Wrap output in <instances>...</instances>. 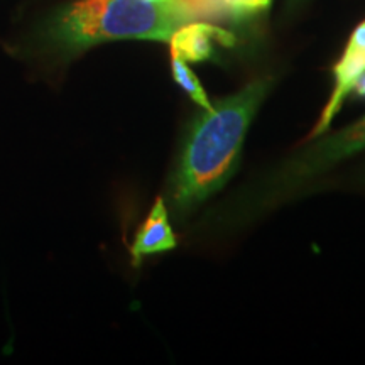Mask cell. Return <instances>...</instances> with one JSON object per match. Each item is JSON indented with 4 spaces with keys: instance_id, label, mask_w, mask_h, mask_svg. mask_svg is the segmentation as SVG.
Here are the masks:
<instances>
[{
    "instance_id": "obj_7",
    "label": "cell",
    "mask_w": 365,
    "mask_h": 365,
    "mask_svg": "<svg viewBox=\"0 0 365 365\" xmlns=\"http://www.w3.org/2000/svg\"><path fill=\"white\" fill-rule=\"evenodd\" d=\"M171 68H173V76H175V81L181 86L186 93L190 95V98L193 100L203 108V110H208L212 108V102H210L208 95L205 93L202 83L196 78V75L190 70L188 65H186L185 59L173 56L171 54Z\"/></svg>"
},
{
    "instance_id": "obj_3",
    "label": "cell",
    "mask_w": 365,
    "mask_h": 365,
    "mask_svg": "<svg viewBox=\"0 0 365 365\" xmlns=\"http://www.w3.org/2000/svg\"><path fill=\"white\" fill-rule=\"evenodd\" d=\"M360 150H365V115L355 124L333 132L301 150L294 158L287 159L276 171L264 178L257 190L249 195L250 205L244 210H259L272 205Z\"/></svg>"
},
{
    "instance_id": "obj_8",
    "label": "cell",
    "mask_w": 365,
    "mask_h": 365,
    "mask_svg": "<svg viewBox=\"0 0 365 365\" xmlns=\"http://www.w3.org/2000/svg\"><path fill=\"white\" fill-rule=\"evenodd\" d=\"M178 2L188 12L191 21L222 22L230 17L223 0H178Z\"/></svg>"
},
{
    "instance_id": "obj_9",
    "label": "cell",
    "mask_w": 365,
    "mask_h": 365,
    "mask_svg": "<svg viewBox=\"0 0 365 365\" xmlns=\"http://www.w3.org/2000/svg\"><path fill=\"white\" fill-rule=\"evenodd\" d=\"M223 2H225L230 17H234L235 21L266 11L271 6V0H223Z\"/></svg>"
},
{
    "instance_id": "obj_11",
    "label": "cell",
    "mask_w": 365,
    "mask_h": 365,
    "mask_svg": "<svg viewBox=\"0 0 365 365\" xmlns=\"http://www.w3.org/2000/svg\"><path fill=\"white\" fill-rule=\"evenodd\" d=\"M148 2H153V4H168V2H173V0H148Z\"/></svg>"
},
{
    "instance_id": "obj_10",
    "label": "cell",
    "mask_w": 365,
    "mask_h": 365,
    "mask_svg": "<svg viewBox=\"0 0 365 365\" xmlns=\"http://www.w3.org/2000/svg\"><path fill=\"white\" fill-rule=\"evenodd\" d=\"M352 91L355 93V97L360 98V100H365V73L362 76H360L357 81H355Z\"/></svg>"
},
{
    "instance_id": "obj_6",
    "label": "cell",
    "mask_w": 365,
    "mask_h": 365,
    "mask_svg": "<svg viewBox=\"0 0 365 365\" xmlns=\"http://www.w3.org/2000/svg\"><path fill=\"white\" fill-rule=\"evenodd\" d=\"M176 245V235L171 228L166 203L163 198H158L154 207L150 208L149 217L145 218L143 227L137 232L134 244L130 247L132 264L140 266L143 259L148 255L168 252Z\"/></svg>"
},
{
    "instance_id": "obj_1",
    "label": "cell",
    "mask_w": 365,
    "mask_h": 365,
    "mask_svg": "<svg viewBox=\"0 0 365 365\" xmlns=\"http://www.w3.org/2000/svg\"><path fill=\"white\" fill-rule=\"evenodd\" d=\"M269 88V78L255 80L195 118L171 181L176 215L198 207L234 175L245 134Z\"/></svg>"
},
{
    "instance_id": "obj_2",
    "label": "cell",
    "mask_w": 365,
    "mask_h": 365,
    "mask_svg": "<svg viewBox=\"0 0 365 365\" xmlns=\"http://www.w3.org/2000/svg\"><path fill=\"white\" fill-rule=\"evenodd\" d=\"M188 22L193 21L178 0H78L49 21L46 38L54 48L75 53L115 39L170 41Z\"/></svg>"
},
{
    "instance_id": "obj_5",
    "label": "cell",
    "mask_w": 365,
    "mask_h": 365,
    "mask_svg": "<svg viewBox=\"0 0 365 365\" xmlns=\"http://www.w3.org/2000/svg\"><path fill=\"white\" fill-rule=\"evenodd\" d=\"M171 54L190 63H202L213 58L215 46L232 48L235 44L234 34L212 22H188L182 24L170 38Z\"/></svg>"
},
{
    "instance_id": "obj_4",
    "label": "cell",
    "mask_w": 365,
    "mask_h": 365,
    "mask_svg": "<svg viewBox=\"0 0 365 365\" xmlns=\"http://www.w3.org/2000/svg\"><path fill=\"white\" fill-rule=\"evenodd\" d=\"M365 73V21L355 27V31L350 36L349 43L341 58L339 59L335 68H333V75H335V86H333L331 97L323 108L319 120L314 125L309 137H318L330 130V125L336 113L340 112L341 105L352 93V88L360 76Z\"/></svg>"
}]
</instances>
